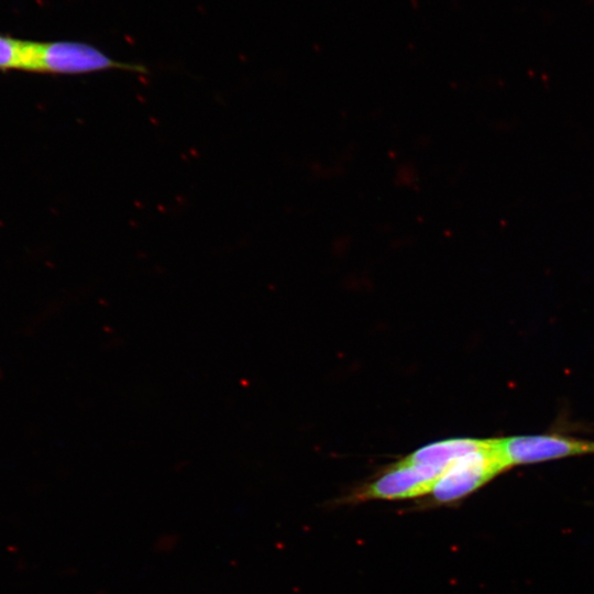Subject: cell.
<instances>
[{
    "instance_id": "4",
    "label": "cell",
    "mask_w": 594,
    "mask_h": 594,
    "mask_svg": "<svg viewBox=\"0 0 594 594\" xmlns=\"http://www.w3.org/2000/svg\"><path fill=\"white\" fill-rule=\"evenodd\" d=\"M443 470L402 460L355 494L356 499H402L426 495Z\"/></svg>"
},
{
    "instance_id": "6",
    "label": "cell",
    "mask_w": 594,
    "mask_h": 594,
    "mask_svg": "<svg viewBox=\"0 0 594 594\" xmlns=\"http://www.w3.org/2000/svg\"><path fill=\"white\" fill-rule=\"evenodd\" d=\"M28 42L19 38H13L0 35V69H19L24 70Z\"/></svg>"
},
{
    "instance_id": "5",
    "label": "cell",
    "mask_w": 594,
    "mask_h": 594,
    "mask_svg": "<svg viewBox=\"0 0 594 594\" xmlns=\"http://www.w3.org/2000/svg\"><path fill=\"white\" fill-rule=\"evenodd\" d=\"M490 439L453 438L426 444L405 460L446 470L455 459L488 443Z\"/></svg>"
},
{
    "instance_id": "1",
    "label": "cell",
    "mask_w": 594,
    "mask_h": 594,
    "mask_svg": "<svg viewBox=\"0 0 594 594\" xmlns=\"http://www.w3.org/2000/svg\"><path fill=\"white\" fill-rule=\"evenodd\" d=\"M24 70L42 74L81 75L105 70L144 74L141 64L117 61L98 47L77 41H29Z\"/></svg>"
},
{
    "instance_id": "3",
    "label": "cell",
    "mask_w": 594,
    "mask_h": 594,
    "mask_svg": "<svg viewBox=\"0 0 594 594\" xmlns=\"http://www.w3.org/2000/svg\"><path fill=\"white\" fill-rule=\"evenodd\" d=\"M497 446L506 470L518 465L594 454V440L558 433L498 438Z\"/></svg>"
},
{
    "instance_id": "2",
    "label": "cell",
    "mask_w": 594,
    "mask_h": 594,
    "mask_svg": "<svg viewBox=\"0 0 594 594\" xmlns=\"http://www.w3.org/2000/svg\"><path fill=\"white\" fill-rule=\"evenodd\" d=\"M506 471L497 438L490 439L481 449L455 459L435 481L428 493L432 502L448 504L466 497Z\"/></svg>"
}]
</instances>
